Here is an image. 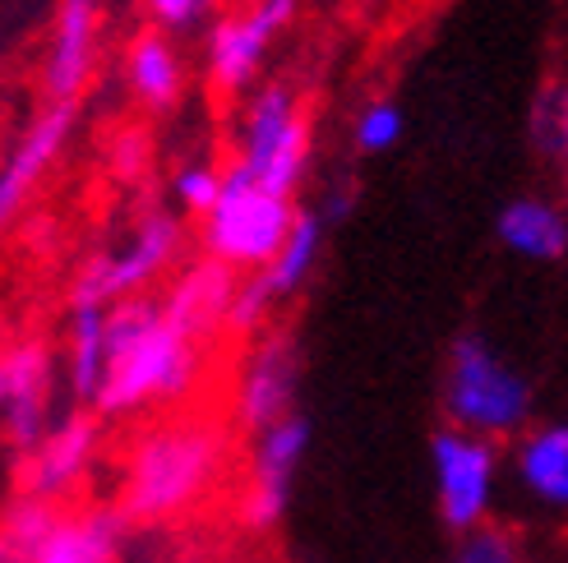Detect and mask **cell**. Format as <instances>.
<instances>
[{
    "mask_svg": "<svg viewBox=\"0 0 568 563\" xmlns=\"http://www.w3.org/2000/svg\"><path fill=\"white\" fill-rule=\"evenodd\" d=\"M264 51H268V38L245 14L241 19H222L213 28V47H209L213 83H217V89H226V93L245 89V83L254 79V70H260Z\"/></svg>",
    "mask_w": 568,
    "mask_h": 563,
    "instance_id": "ac0fdd59",
    "label": "cell"
},
{
    "mask_svg": "<svg viewBox=\"0 0 568 563\" xmlns=\"http://www.w3.org/2000/svg\"><path fill=\"white\" fill-rule=\"evenodd\" d=\"M130 83L149 106H172L181 93V61L166 47V38L144 33L130 51Z\"/></svg>",
    "mask_w": 568,
    "mask_h": 563,
    "instance_id": "7402d4cb",
    "label": "cell"
},
{
    "mask_svg": "<svg viewBox=\"0 0 568 563\" xmlns=\"http://www.w3.org/2000/svg\"><path fill=\"white\" fill-rule=\"evenodd\" d=\"M199 342L172 328L158 300L130 296L106 309V379L98 392L102 416H130L149 402H176L194 388Z\"/></svg>",
    "mask_w": 568,
    "mask_h": 563,
    "instance_id": "6da1fadb",
    "label": "cell"
},
{
    "mask_svg": "<svg viewBox=\"0 0 568 563\" xmlns=\"http://www.w3.org/2000/svg\"><path fill=\"white\" fill-rule=\"evenodd\" d=\"M403 130H407L403 106L388 102V98H375V102H365L361 116H356V149H361L365 157H379V153L397 149Z\"/></svg>",
    "mask_w": 568,
    "mask_h": 563,
    "instance_id": "cb8c5ba5",
    "label": "cell"
},
{
    "mask_svg": "<svg viewBox=\"0 0 568 563\" xmlns=\"http://www.w3.org/2000/svg\"><path fill=\"white\" fill-rule=\"evenodd\" d=\"M236 287H241L236 268H226L217 259H204L176 282L172 296L162 300V309H166V319H172V328H181L190 342H199V337L213 332L226 315H232Z\"/></svg>",
    "mask_w": 568,
    "mask_h": 563,
    "instance_id": "9a60e30c",
    "label": "cell"
},
{
    "mask_svg": "<svg viewBox=\"0 0 568 563\" xmlns=\"http://www.w3.org/2000/svg\"><path fill=\"white\" fill-rule=\"evenodd\" d=\"M292 227H296L292 199L264 190L236 162L232 172L222 176L217 208L204 217V249H209V259H217L226 268H254L260 273L277 259V249L287 245Z\"/></svg>",
    "mask_w": 568,
    "mask_h": 563,
    "instance_id": "277c9868",
    "label": "cell"
},
{
    "mask_svg": "<svg viewBox=\"0 0 568 563\" xmlns=\"http://www.w3.org/2000/svg\"><path fill=\"white\" fill-rule=\"evenodd\" d=\"M508 471H514V481L531 509H541L550 518H568V416L527 426L514 439Z\"/></svg>",
    "mask_w": 568,
    "mask_h": 563,
    "instance_id": "30bf717a",
    "label": "cell"
},
{
    "mask_svg": "<svg viewBox=\"0 0 568 563\" xmlns=\"http://www.w3.org/2000/svg\"><path fill=\"white\" fill-rule=\"evenodd\" d=\"M106 379V309L74 305L70 309V383L79 398L98 402Z\"/></svg>",
    "mask_w": 568,
    "mask_h": 563,
    "instance_id": "d6986e66",
    "label": "cell"
},
{
    "mask_svg": "<svg viewBox=\"0 0 568 563\" xmlns=\"http://www.w3.org/2000/svg\"><path fill=\"white\" fill-rule=\"evenodd\" d=\"M47 392L51 356L42 342H19L0 356V420L19 458H28L47 439Z\"/></svg>",
    "mask_w": 568,
    "mask_h": 563,
    "instance_id": "9c48e42d",
    "label": "cell"
},
{
    "mask_svg": "<svg viewBox=\"0 0 568 563\" xmlns=\"http://www.w3.org/2000/svg\"><path fill=\"white\" fill-rule=\"evenodd\" d=\"M320 249H324V222L315 213H296V227L287 236V245L277 249V259L268 268H260L264 287L282 300V296H296L305 287V277L315 273L320 264Z\"/></svg>",
    "mask_w": 568,
    "mask_h": 563,
    "instance_id": "44dd1931",
    "label": "cell"
},
{
    "mask_svg": "<svg viewBox=\"0 0 568 563\" xmlns=\"http://www.w3.org/2000/svg\"><path fill=\"white\" fill-rule=\"evenodd\" d=\"M536 392L518 365H508L480 332H463L444 365V416L480 439H518L531 426Z\"/></svg>",
    "mask_w": 568,
    "mask_h": 563,
    "instance_id": "7a4b0ae2",
    "label": "cell"
},
{
    "mask_svg": "<svg viewBox=\"0 0 568 563\" xmlns=\"http://www.w3.org/2000/svg\"><path fill=\"white\" fill-rule=\"evenodd\" d=\"M296 375H301V356L292 347L287 332H273L254 347L245 375H241V392H236V416L245 430H268L273 420L292 416L296 407Z\"/></svg>",
    "mask_w": 568,
    "mask_h": 563,
    "instance_id": "8fae6325",
    "label": "cell"
},
{
    "mask_svg": "<svg viewBox=\"0 0 568 563\" xmlns=\"http://www.w3.org/2000/svg\"><path fill=\"white\" fill-rule=\"evenodd\" d=\"M222 176L226 172H217V166H204V162H194V166H185V172L176 176V199L190 208V213H213L217 208V199H222Z\"/></svg>",
    "mask_w": 568,
    "mask_h": 563,
    "instance_id": "484cf974",
    "label": "cell"
},
{
    "mask_svg": "<svg viewBox=\"0 0 568 563\" xmlns=\"http://www.w3.org/2000/svg\"><path fill=\"white\" fill-rule=\"evenodd\" d=\"M98 439H102V420L98 416H70L55 430H47V439L28 453V475H23V494H38L47 503L65 499L79 481L89 462L98 458Z\"/></svg>",
    "mask_w": 568,
    "mask_h": 563,
    "instance_id": "7c38bea8",
    "label": "cell"
},
{
    "mask_svg": "<svg viewBox=\"0 0 568 563\" xmlns=\"http://www.w3.org/2000/svg\"><path fill=\"white\" fill-rule=\"evenodd\" d=\"M310 420L301 411L273 420L268 430L254 434V453H250V485H245V522L250 526H273L282 522L292 503L296 471L310 453Z\"/></svg>",
    "mask_w": 568,
    "mask_h": 563,
    "instance_id": "ba28073f",
    "label": "cell"
},
{
    "mask_svg": "<svg viewBox=\"0 0 568 563\" xmlns=\"http://www.w3.org/2000/svg\"><path fill=\"white\" fill-rule=\"evenodd\" d=\"M93 70V0H65L55 19V42L47 55V93L51 102H74Z\"/></svg>",
    "mask_w": 568,
    "mask_h": 563,
    "instance_id": "2e32d148",
    "label": "cell"
},
{
    "mask_svg": "<svg viewBox=\"0 0 568 563\" xmlns=\"http://www.w3.org/2000/svg\"><path fill=\"white\" fill-rule=\"evenodd\" d=\"M305 157H310L305 116H301L292 89L273 83V89H264L260 98L250 102L241 166L264 190L282 194V199H292V190L301 185V172H305Z\"/></svg>",
    "mask_w": 568,
    "mask_h": 563,
    "instance_id": "8992f818",
    "label": "cell"
},
{
    "mask_svg": "<svg viewBox=\"0 0 568 563\" xmlns=\"http://www.w3.org/2000/svg\"><path fill=\"white\" fill-rule=\"evenodd\" d=\"M181 249V227L176 217L153 213L144 227L134 232V240L121 255H98L89 268L74 277V305H102L111 309L116 300H130L149 287V282L176 259Z\"/></svg>",
    "mask_w": 568,
    "mask_h": 563,
    "instance_id": "52a82bcc",
    "label": "cell"
},
{
    "mask_svg": "<svg viewBox=\"0 0 568 563\" xmlns=\"http://www.w3.org/2000/svg\"><path fill=\"white\" fill-rule=\"evenodd\" d=\"M149 6H153V14H158L162 23L181 28V23H190V19L199 14V6H204V0H149Z\"/></svg>",
    "mask_w": 568,
    "mask_h": 563,
    "instance_id": "f1b7e54d",
    "label": "cell"
},
{
    "mask_svg": "<svg viewBox=\"0 0 568 563\" xmlns=\"http://www.w3.org/2000/svg\"><path fill=\"white\" fill-rule=\"evenodd\" d=\"M55 503L38 499V494H19L10 509H6V522H0V550H6V563H33L42 541L55 531Z\"/></svg>",
    "mask_w": 568,
    "mask_h": 563,
    "instance_id": "603a6c76",
    "label": "cell"
},
{
    "mask_svg": "<svg viewBox=\"0 0 568 563\" xmlns=\"http://www.w3.org/2000/svg\"><path fill=\"white\" fill-rule=\"evenodd\" d=\"M453 563H527V554H523V541L514 531L486 522L476 531H463L458 550H453Z\"/></svg>",
    "mask_w": 568,
    "mask_h": 563,
    "instance_id": "d4e9b609",
    "label": "cell"
},
{
    "mask_svg": "<svg viewBox=\"0 0 568 563\" xmlns=\"http://www.w3.org/2000/svg\"><path fill=\"white\" fill-rule=\"evenodd\" d=\"M254 28H260V33L273 42L282 28H287L292 19H296V0H254L250 6V14H245Z\"/></svg>",
    "mask_w": 568,
    "mask_h": 563,
    "instance_id": "83f0119b",
    "label": "cell"
},
{
    "mask_svg": "<svg viewBox=\"0 0 568 563\" xmlns=\"http://www.w3.org/2000/svg\"><path fill=\"white\" fill-rule=\"evenodd\" d=\"M273 300H277V296L264 287V277L250 273L241 287H236V300H232V315H226V324H232L236 332H254V328H260V319L268 315Z\"/></svg>",
    "mask_w": 568,
    "mask_h": 563,
    "instance_id": "4316f807",
    "label": "cell"
},
{
    "mask_svg": "<svg viewBox=\"0 0 568 563\" xmlns=\"http://www.w3.org/2000/svg\"><path fill=\"white\" fill-rule=\"evenodd\" d=\"M527 144L550 172H568V79H546L527 111Z\"/></svg>",
    "mask_w": 568,
    "mask_h": 563,
    "instance_id": "ffe728a7",
    "label": "cell"
},
{
    "mask_svg": "<svg viewBox=\"0 0 568 563\" xmlns=\"http://www.w3.org/2000/svg\"><path fill=\"white\" fill-rule=\"evenodd\" d=\"M217 458H222V443H217L213 426L176 420V426L153 430L130 458L121 513L130 522H158V518L190 509V503L209 490Z\"/></svg>",
    "mask_w": 568,
    "mask_h": 563,
    "instance_id": "3957f363",
    "label": "cell"
},
{
    "mask_svg": "<svg viewBox=\"0 0 568 563\" xmlns=\"http://www.w3.org/2000/svg\"><path fill=\"white\" fill-rule=\"evenodd\" d=\"M121 518L125 513H79L61 518L55 531L42 541L33 563H111L121 541Z\"/></svg>",
    "mask_w": 568,
    "mask_h": 563,
    "instance_id": "e0dca14e",
    "label": "cell"
},
{
    "mask_svg": "<svg viewBox=\"0 0 568 563\" xmlns=\"http://www.w3.org/2000/svg\"><path fill=\"white\" fill-rule=\"evenodd\" d=\"M70 125H74V102H51L38 116V125L19 139V149L6 157V166H0V227H10V217L23 208L42 172L55 162Z\"/></svg>",
    "mask_w": 568,
    "mask_h": 563,
    "instance_id": "4fadbf2b",
    "label": "cell"
},
{
    "mask_svg": "<svg viewBox=\"0 0 568 563\" xmlns=\"http://www.w3.org/2000/svg\"><path fill=\"white\" fill-rule=\"evenodd\" d=\"M430 471H435V503L448 531H476L495 513L499 494V443L444 426L430 439Z\"/></svg>",
    "mask_w": 568,
    "mask_h": 563,
    "instance_id": "5b68a950",
    "label": "cell"
},
{
    "mask_svg": "<svg viewBox=\"0 0 568 563\" xmlns=\"http://www.w3.org/2000/svg\"><path fill=\"white\" fill-rule=\"evenodd\" d=\"M320 6H324V0H320Z\"/></svg>",
    "mask_w": 568,
    "mask_h": 563,
    "instance_id": "f546056e",
    "label": "cell"
},
{
    "mask_svg": "<svg viewBox=\"0 0 568 563\" xmlns=\"http://www.w3.org/2000/svg\"><path fill=\"white\" fill-rule=\"evenodd\" d=\"M495 236L514 259L559 264L568 255V213L546 194H518L495 213Z\"/></svg>",
    "mask_w": 568,
    "mask_h": 563,
    "instance_id": "5bb4252c",
    "label": "cell"
}]
</instances>
